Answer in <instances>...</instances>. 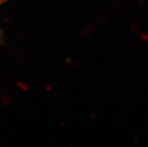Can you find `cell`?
Returning a JSON list of instances; mask_svg holds the SVG:
<instances>
[{
  "instance_id": "cell-1",
  "label": "cell",
  "mask_w": 148,
  "mask_h": 147,
  "mask_svg": "<svg viewBox=\"0 0 148 147\" xmlns=\"http://www.w3.org/2000/svg\"><path fill=\"white\" fill-rule=\"evenodd\" d=\"M0 1H1V0H0Z\"/></svg>"
}]
</instances>
